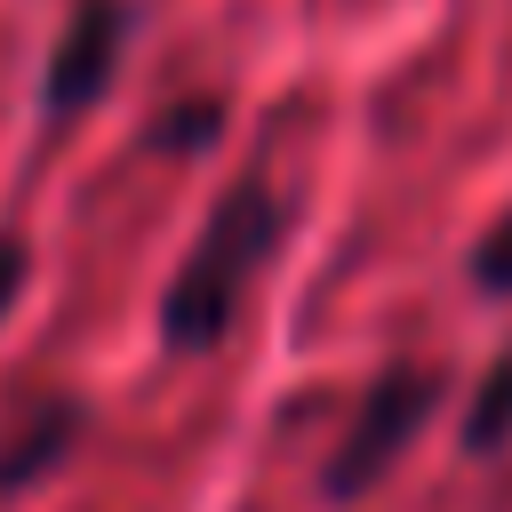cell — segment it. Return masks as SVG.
<instances>
[{
  "label": "cell",
  "instance_id": "cell-1",
  "mask_svg": "<svg viewBox=\"0 0 512 512\" xmlns=\"http://www.w3.org/2000/svg\"><path fill=\"white\" fill-rule=\"evenodd\" d=\"M280 224H288V200H280L256 168L216 192L208 224L192 232L184 264H176L168 288H160V344H168V352L200 360V352H216V344L232 336L248 280H256L264 256L280 248Z\"/></svg>",
  "mask_w": 512,
  "mask_h": 512
},
{
  "label": "cell",
  "instance_id": "cell-2",
  "mask_svg": "<svg viewBox=\"0 0 512 512\" xmlns=\"http://www.w3.org/2000/svg\"><path fill=\"white\" fill-rule=\"evenodd\" d=\"M440 408H448V376L424 368V360H392L384 376H368L344 440H336L328 464H320V496H328V504H360L368 488H384V472L432 432Z\"/></svg>",
  "mask_w": 512,
  "mask_h": 512
},
{
  "label": "cell",
  "instance_id": "cell-3",
  "mask_svg": "<svg viewBox=\"0 0 512 512\" xmlns=\"http://www.w3.org/2000/svg\"><path fill=\"white\" fill-rule=\"evenodd\" d=\"M128 32H136V0H72V16H64L56 48H48V72H40V112L56 128L112 96Z\"/></svg>",
  "mask_w": 512,
  "mask_h": 512
},
{
  "label": "cell",
  "instance_id": "cell-4",
  "mask_svg": "<svg viewBox=\"0 0 512 512\" xmlns=\"http://www.w3.org/2000/svg\"><path fill=\"white\" fill-rule=\"evenodd\" d=\"M80 424H88V408H80V400H40V408L0 440V496L40 488V480L80 448Z\"/></svg>",
  "mask_w": 512,
  "mask_h": 512
},
{
  "label": "cell",
  "instance_id": "cell-5",
  "mask_svg": "<svg viewBox=\"0 0 512 512\" xmlns=\"http://www.w3.org/2000/svg\"><path fill=\"white\" fill-rule=\"evenodd\" d=\"M456 448L464 456H504L512 448V344L488 360V376L472 384L464 400V424H456Z\"/></svg>",
  "mask_w": 512,
  "mask_h": 512
},
{
  "label": "cell",
  "instance_id": "cell-6",
  "mask_svg": "<svg viewBox=\"0 0 512 512\" xmlns=\"http://www.w3.org/2000/svg\"><path fill=\"white\" fill-rule=\"evenodd\" d=\"M224 120H232V104L216 96V88H200V96H176L152 128H144V152H160V160H192V152H208L216 136H224Z\"/></svg>",
  "mask_w": 512,
  "mask_h": 512
},
{
  "label": "cell",
  "instance_id": "cell-7",
  "mask_svg": "<svg viewBox=\"0 0 512 512\" xmlns=\"http://www.w3.org/2000/svg\"><path fill=\"white\" fill-rule=\"evenodd\" d=\"M472 288L480 296H512V208L488 224V240L472 248Z\"/></svg>",
  "mask_w": 512,
  "mask_h": 512
},
{
  "label": "cell",
  "instance_id": "cell-8",
  "mask_svg": "<svg viewBox=\"0 0 512 512\" xmlns=\"http://www.w3.org/2000/svg\"><path fill=\"white\" fill-rule=\"evenodd\" d=\"M24 280H32V248H24V232H0V320L16 312Z\"/></svg>",
  "mask_w": 512,
  "mask_h": 512
}]
</instances>
